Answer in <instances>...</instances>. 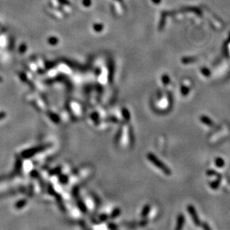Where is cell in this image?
Here are the masks:
<instances>
[{
	"instance_id": "obj_1",
	"label": "cell",
	"mask_w": 230,
	"mask_h": 230,
	"mask_svg": "<svg viewBox=\"0 0 230 230\" xmlns=\"http://www.w3.org/2000/svg\"><path fill=\"white\" fill-rule=\"evenodd\" d=\"M147 159H149V161H150L152 163H153L155 166H156L157 168L161 169L165 174H166L167 175H170L171 174L170 169L168 167H167L166 165H165L164 162H162L160 159H158V158H157L154 154H151V153L148 154V155H147Z\"/></svg>"
},
{
	"instance_id": "obj_6",
	"label": "cell",
	"mask_w": 230,
	"mask_h": 230,
	"mask_svg": "<svg viewBox=\"0 0 230 230\" xmlns=\"http://www.w3.org/2000/svg\"><path fill=\"white\" fill-rule=\"evenodd\" d=\"M221 177L220 176L218 179H215L214 181L211 182V183L209 184L210 187H211L212 189H214V190H216V189H218L220 186V185H221Z\"/></svg>"
},
{
	"instance_id": "obj_5",
	"label": "cell",
	"mask_w": 230,
	"mask_h": 230,
	"mask_svg": "<svg viewBox=\"0 0 230 230\" xmlns=\"http://www.w3.org/2000/svg\"><path fill=\"white\" fill-rule=\"evenodd\" d=\"M200 121H202V123H203V124H206V125L208 126V127H213L214 124V121L206 116H201Z\"/></svg>"
},
{
	"instance_id": "obj_4",
	"label": "cell",
	"mask_w": 230,
	"mask_h": 230,
	"mask_svg": "<svg viewBox=\"0 0 230 230\" xmlns=\"http://www.w3.org/2000/svg\"><path fill=\"white\" fill-rule=\"evenodd\" d=\"M185 216H184V214H179L177 217V224H176V230L182 229L184 224H185Z\"/></svg>"
},
{
	"instance_id": "obj_3",
	"label": "cell",
	"mask_w": 230,
	"mask_h": 230,
	"mask_svg": "<svg viewBox=\"0 0 230 230\" xmlns=\"http://www.w3.org/2000/svg\"><path fill=\"white\" fill-rule=\"evenodd\" d=\"M44 149L43 147H41V148H32V149H29L27 151H25L24 152L22 153V156L26 158H29V157L32 156L35 154H37L38 151H41V150Z\"/></svg>"
},
{
	"instance_id": "obj_7",
	"label": "cell",
	"mask_w": 230,
	"mask_h": 230,
	"mask_svg": "<svg viewBox=\"0 0 230 230\" xmlns=\"http://www.w3.org/2000/svg\"><path fill=\"white\" fill-rule=\"evenodd\" d=\"M214 164L217 168H223L225 165V162L221 157H217L214 159Z\"/></svg>"
},
{
	"instance_id": "obj_9",
	"label": "cell",
	"mask_w": 230,
	"mask_h": 230,
	"mask_svg": "<svg viewBox=\"0 0 230 230\" xmlns=\"http://www.w3.org/2000/svg\"><path fill=\"white\" fill-rule=\"evenodd\" d=\"M150 206H149V205H147V206H145L144 207V209H143V210H142L141 216H142V217H145V216H147V214H148L149 211H150Z\"/></svg>"
},
{
	"instance_id": "obj_13",
	"label": "cell",
	"mask_w": 230,
	"mask_h": 230,
	"mask_svg": "<svg viewBox=\"0 0 230 230\" xmlns=\"http://www.w3.org/2000/svg\"><path fill=\"white\" fill-rule=\"evenodd\" d=\"M120 213V211L119 209H114L113 211V212H112L111 214V217H117V215H119Z\"/></svg>"
},
{
	"instance_id": "obj_10",
	"label": "cell",
	"mask_w": 230,
	"mask_h": 230,
	"mask_svg": "<svg viewBox=\"0 0 230 230\" xmlns=\"http://www.w3.org/2000/svg\"><path fill=\"white\" fill-rule=\"evenodd\" d=\"M123 117L125 118V119L127 121H129L130 119V114H129V112L128 110H126V109H125V108H123Z\"/></svg>"
},
{
	"instance_id": "obj_16",
	"label": "cell",
	"mask_w": 230,
	"mask_h": 230,
	"mask_svg": "<svg viewBox=\"0 0 230 230\" xmlns=\"http://www.w3.org/2000/svg\"><path fill=\"white\" fill-rule=\"evenodd\" d=\"M5 116H6V114L4 112H0V120L3 119L5 117Z\"/></svg>"
},
{
	"instance_id": "obj_14",
	"label": "cell",
	"mask_w": 230,
	"mask_h": 230,
	"mask_svg": "<svg viewBox=\"0 0 230 230\" xmlns=\"http://www.w3.org/2000/svg\"><path fill=\"white\" fill-rule=\"evenodd\" d=\"M201 226L205 230H211V227H210L208 225V224H207V223H203V224H201Z\"/></svg>"
},
{
	"instance_id": "obj_8",
	"label": "cell",
	"mask_w": 230,
	"mask_h": 230,
	"mask_svg": "<svg viewBox=\"0 0 230 230\" xmlns=\"http://www.w3.org/2000/svg\"><path fill=\"white\" fill-rule=\"evenodd\" d=\"M26 203H27L26 200H19V202H17V203L16 208L18 209H19L23 208V207L25 206V205L26 204Z\"/></svg>"
},
{
	"instance_id": "obj_11",
	"label": "cell",
	"mask_w": 230,
	"mask_h": 230,
	"mask_svg": "<svg viewBox=\"0 0 230 230\" xmlns=\"http://www.w3.org/2000/svg\"><path fill=\"white\" fill-rule=\"evenodd\" d=\"M181 92H182V95L184 96H186V95H188L189 93V89L187 87V86H182L181 87Z\"/></svg>"
},
{
	"instance_id": "obj_12",
	"label": "cell",
	"mask_w": 230,
	"mask_h": 230,
	"mask_svg": "<svg viewBox=\"0 0 230 230\" xmlns=\"http://www.w3.org/2000/svg\"><path fill=\"white\" fill-rule=\"evenodd\" d=\"M206 174L208 175V176H214V175H217L218 174L214 170H208L207 172H206Z\"/></svg>"
},
{
	"instance_id": "obj_2",
	"label": "cell",
	"mask_w": 230,
	"mask_h": 230,
	"mask_svg": "<svg viewBox=\"0 0 230 230\" xmlns=\"http://www.w3.org/2000/svg\"><path fill=\"white\" fill-rule=\"evenodd\" d=\"M187 209H188V211L189 214H190V216L191 217L192 221H193L195 225L197 226H201V221H200V218H199V216L198 214H197V211H196V209H195L194 206H192V205H188L187 207Z\"/></svg>"
},
{
	"instance_id": "obj_17",
	"label": "cell",
	"mask_w": 230,
	"mask_h": 230,
	"mask_svg": "<svg viewBox=\"0 0 230 230\" xmlns=\"http://www.w3.org/2000/svg\"><path fill=\"white\" fill-rule=\"evenodd\" d=\"M1 81H2V78H0V82H1Z\"/></svg>"
},
{
	"instance_id": "obj_15",
	"label": "cell",
	"mask_w": 230,
	"mask_h": 230,
	"mask_svg": "<svg viewBox=\"0 0 230 230\" xmlns=\"http://www.w3.org/2000/svg\"><path fill=\"white\" fill-rule=\"evenodd\" d=\"M50 117L51 118L52 120H53V121H56V122H57V121H58V116H56V115L52 114V113H50Z\"/></svg>"
}]
</instances>
